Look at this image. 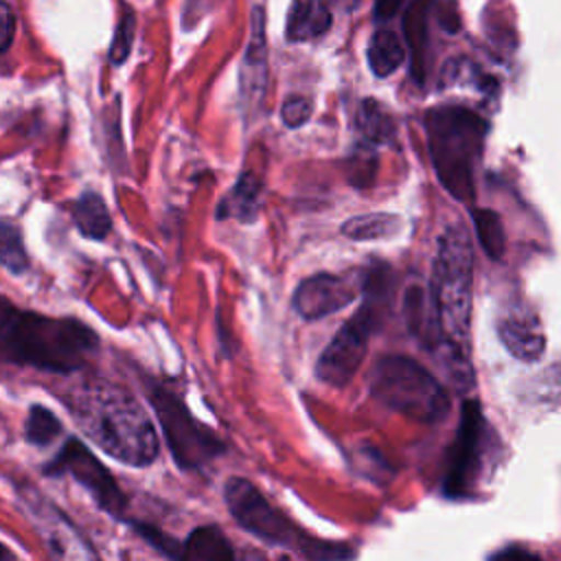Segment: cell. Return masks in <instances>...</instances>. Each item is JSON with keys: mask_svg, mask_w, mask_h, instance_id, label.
<instances>
[{"mask_svg": "<svg viewBox=\"0 0 561 561\" xmlns=\"http://www.w3.org/2000/svg\"><path fill=\"white\" fill-rule=\"evenodd\" d=\"M471 287L473 245L460 224L447 226L438 241L430 276V316L434 329L432 353L449 364L454 379L471 381Z\"/></svg>", "mask_w": 561, "mask_h": 561, "instance_id": "cell-1", "label": "cell"}, {"mask_svg": "<svg viewBox=\"0 0 561 561\" xmlns=\"http://www.w3.org/2000/svg\"><path fill=\"white\" fill-rule=\"evenodd\" d=\"M99 348L94 329L70 316H44L2 300L0 353L18 366L68 375L88 364Z\"/></svg>", "mask_w": 561, "mask_h": 561, "instance_id": "cell-2", "label": "cell"}, {"mask_svg": "<svg viewBox=\"0 0 561 561\" xmlns=\"http://www.w3.org/2000/svg\"><path fill=\"white\" fill-rule=\"evenodd\" d=\"M68 410L83 434L114 460L129 467H147L156 460V427L127 388L110 381L83 383Z\"/></svg>", "mask_w": 561, "mask_h": 561, "instance_id": "cell-3", "label": "cell"}, {"mask_svg": "<svg viewBox=\"0 0 561 561\" xmlns=\"http://www.w3.org/2000/svg\"><path fill=\"white\" fill-rule=\"evenodd\" d=\"M364 300L351 320H346L327 348L320 353L316 362V377L333 388H344L357 375L362 366L373 333L381 327L392 291H394V274L388 265L375 263L366 278L362 280Z\"/></svg>", "mask_w": 561, "mask_h": 561, "instance_id": "cell-4", "label": "cell"}, {"mask_svg": "<svg viewBox=\"0 0 561 561\" xmlns=\"http://www.w3.org/2000/svg\"><path fill=\"white\" fill-rule=\"evenodd\" d=\"M423 123L436 178L456 199L469 202L486 131L484 121L467 107L438 105L425 112Z\"/></svg>", "mask_w": 561, "mask_h": 561, "instance_id": "cell-5", "label": "cell"}, {"mask_svg": "<svg viewBox=\"0 0 561 561\" xmlns=\"http://www.w3.org/2000/svg\"><path fill=\"white\" fill-rule=\"evenodd\" d=\"M224 500L232 519L267 546L289 548L307 559H348L355 550L342 541H324L307 535L280 508H276L256 484L232 476L224 484Z\"/></svg>", "mask_w": 561, "mask_h": 561, "instance_id": "cell-6", "label": "cell"}, {"mask_svg": "<svg viewBox=\"0 0 561 561\" xmlns=\"http://www.w3.org/2000/svg\"><path fill=\"white\" fill-rule=\"evenodd\" d=\"M368 390L375 401L416 423H436L449 410V397L440 381L408 355L377 359Z\"/></svg>", "mask_w": 561, "mask_h": 561, "instance_id": "cell-7", "label": "cell"}, {"mask_svg": "<svg viewBox=\"0 0 561 561\" xmlns=\"http://www.w3.org/2000/svg\"><path fill=\"white\" fill-rule=\"evenodd\" d=\"M147 399L158 416L173 462L182 471H199L226 451V443L191 414L178 392L156 379H149Z\"/></svg>", "mask_w": 561, "mask_h": 561, "instance_id": "cell-8", "label": "cell"}, {"mask_svg": "<svg viewBox=\"0 0 561 561\" xmlns=\"http://www.w3.org/2000/svg\"><path fill=\"white\" fill-rule=\"evenodd\" d=\"M44 471L46 476H70L90 493L101 511H105L114 519L125 517V493L121 491L110 469L79 438H68L57 456L44 467Z\"/></svg>", "mask_w": 561, "mask_h": 561, "instance_id": "cell-9", "label": "cell"}, {"mask_svg": "<svg viewBox=\"0 0 561 561\" xmlns=\"http://www.w3.org/2000/svg\"><path fill=\"white\" fill-rule=\"evenodd\" d=\"M480 438H482V414L476 401H467L460 416L456 440L449 449L447 469L443 476V493L449 497H462L471 491L476 471L480 465Z\"/></svg>", "mask_w": 561, "mask_h": 561, "instance_id": "cell-10", "label": "cell"}, {"mask_svg": "<svg viewBox=\"0 0 561 561\" xmlns=\"http://www.w3.org/2000/svg\"><path fill=\"white\" fill-rule=\"evenodd\" d=\"M357 298V283L351 276L318 272L298 283L291 296L294 311L305 320L327 318Z\"/></svg>", "mask_w": 561, "mask_h": 561, "instance_id": "cell-11", "label": "cell"}, {"mask_svg": "<svg viewBox=\"0 0 561 561\" xmlns=\"http://www.w3.org/2000/svg\"><path fill=\"white\" fill-rule=\"evenodd\" d=\"M497 331L504 346L519 359H535L543 351L541 327L537 318L524 309H515L502 316Z\"/></svg>", "mask_w": 561, "mask_h": 561, "instance_id": "cell-12", "label": "cell"}, {"mask_svg": "<svg viewBox=\"0 0 561 561\" xmlns=\"http://www.w3.org/2000/svg\"><path fill=\"white\" fill-rule=\"evenodd\" d=\"M261 191L263 182L254 173H241L234 186L224 195L217 206V219H237V221H254L261 210Z\"/></svg>", "mask_w": 561, "mask_h": 561, "instance_id": "cell-13", "label": "cell"}, {"mask_svg": "<svg viewBox=\"0 0 561 561\" xmlns=\"http://www.w3.org/2000/svg\"><path fill=\"white\" fill-rule=\"evenodd\" d=\"M70 217L77 230L92 241H103L112 232V215L107 210L105 199L96 191H83L72 202Z\"/></svg>", "mask_w": 561, "mask_h": 561, "instance_id": "cell-14", "label": "cell"}, {"mask_svg": "<svg viewBox=\"0 0 561 561\" xmlns=\"http://www.w3.org/2000/svg\"><path fill=\"white\" fill-rule=\"evenodd\" d=\"M331 26V11L324 0H291L287 15V37L307 42L320 37Z\"/></svg>", "mask_w": 561, "mask_h": 561, "instance_id": "cell-15", "label": "cell"}, {"mask_svg": "<svg viewBox=\"0 0 561 561\" xmlns=\"http://www.w3.org/2000/svg\"><path fill=\"white\" fill-rule=\"evenodd\" d=\"M355 140L370 142L375 147L392 145L397 140V125L390 112L375 99L362 101L357 116H355Z\"/></svg>", "mask_w": 561, "mask_h": 561, "instance_id": "cell-16", "label": "cell"}, {"mask_svg": "<svg viewBox=\"0 0 561 561\" xmlns=\"http://www.w3.org/2000/svg\"><path fill=\"white\" fill-rule=\"evenodd\" d=\"M182 559L193 561H232L234 550L217 526H197L182 541Z\"/></svg>", "mask_w": 561, "mask_h": 561, "instance_id": "cell-17", "label": "cell"}, {"mask_svg": "<svg viewBox=\"0 0 561 561\" xmlns=\"http://www.w3.org/2000/svg\"><path fill=\"white\" fill-rule=\"evenodd\" d=\"M403 219L394 213H364L342 224V234L353 241H377L394 237L401 230Z\"/></svg>", "mask_w": 561, "mask_h": 561, "instance_id": "cell-18", "label": "cell"}, {"mask_svg": "<svg viewBox=\"0 0 561 561\" xmlns=\"http://www.w3.org/2000/svg\"><path fill=\"white\" fill-rule=\"evenodd\" d=\"M405 61V46L390 28H379L368 44V66L377 77H390Z\"/></svg>", "mask_w": 561, "mask_h": 561, "instance_id": "cell-19", "label": "cell"}, {"mask_svg": "<svg viewBox=\"0 0 561 561\" xmlns=\"http://www.w3.org/2000/svg\"><path fill=\"white\" fill-rule=\"evenodd\" d=\"M346 175L348 182L355 188H368L375 182L377 175V167H379V156H377V147L364 140H355L348 158H346Z\"/></svg>", "mask_w": 561, "mask_h": 561, "instance_id": "cell-20", "label": "cell"}, {"mask_svg": "<svg viewBox=\"0 0 561 561\" xmlns=\"http://www.w3.org/2000/svg\"><path fill=\"white\" fill-rule=\"evenodd\" d=\"M64 432L61 421L44 405L35 403L28 410V416L24 421V436L31 445L35 447H46L50 443H55Z\"/></svg>", "mask_w": 561, "mask_h": 561, "instance_id": "cell-21", "label": "cell"}, {"mask_svg": "<svg viewBox=\"0 0 561 561\" xmlns=\"http://www.w3.org/2000/svg\"><path fill=\"white\" fill-rule=\"evenodd\" d=\"M0 243H2V265L7 272L11 274H22L28 267V256L22 243V234L20 230L4 221L0 228Z\"/></svg>", "mask_w": 561, "mask_h": 561, "instance_id": "cell-22", "label": "cell"}, {"mask_svg": "<svg viewBox=\"0 0 561 561\" xmlns=\"http://www.w3.org/2000/svg\"><path fill=\"white\" fill-rule=\"evenodd\" d=\"M131 528L149 543L153 546L160 554L169 557V559H182V543L175 541L173 537L164 535L158 526L145 524V522H131Z\"/></svg>", "mask_w": 561, "mask_h": 561, "instance_id": "cell-23", "label": "cell"}, {"mask_svg": "<svg viewBox=\"0 0 561 561\" xmlns=\"http://www.w3.org/2000/svg\"><path fill=\"white\" fill-rule=\"evenodd\" d=\"M473 221L478 226V237H480L484 250L491 256H497L500 250H502V230H500L497 217L491 215V213L478 210V213H473Z\"/></svg>", "mask_w": 561, "mask_h": 561, "instance_id": "cell-24", "label": "cell"}, {"mask_svg": "<svg viewBox=\"0 0 561 561\" xmlns=\"http://www.w3.org/2000/svg\"><path fill=\"white\" fill-rule=\"evenodd\" d=\"M311 112H313L311 99L300 96V94H291L280 105V121L285 123V127L296 129V127H302L311 118Z\"/></svg>", "mask_w": 561, "mask_h": 561, "instance_id": "cell-25", "label": "cell"}, {"mask_svg": "<svg viewBox=\"0 0 561 561\" xmlns=\"http://www.w3.org/2000/svg\"><path fill=\"white\" fill-rule=\"evenodd\" d=\"M131 42H134V15L125 13V18L118 22L116 35L110 46V61L116 66L123 64L131 50Z\"/></svg>", "mask_w": 561, "mask_h": 561, "instance_id": "cell-26", "label": "cell"}, {"mask_svg": "<svg viewBox=\"0 0 561 561\" xmlns=\"http://www.w3.org/2000/svg\"><path fill=\"white\" fill-rule=\"evenodd\" d=\"M403 0H377L375 2V18L377 20H388L401 9Z\"/></svg>", "mask_w": 561, "mask_h": 561, "instance_id": "cell-27", "label": "cell"}, {"mask_svg": "<svg viewBox=\"0 0 561 561\" xmlns=\"http://www.w3.org/2000/svg\"><path fill=\"white\" fill-rule=\"evenodd\" d=\"M13 13H11V7L4 2L2 4V26H4V33H2V50L9 48L11 39H13Z\"/></svg>", "mask_w": 561, "mask_h": 561, "instance_id": "cell-28", "label": "cell"}, {"mask_svg": "<svg viewBox=\"0 0 561 561\" xmlns=\"http://www.w3.org/2000/svg\"><path fill=\"white\" fill-rule=\"evenodd\" d=\"M331 2H333V4H337V7H342V9H346V11H348V9H353V7L357 4V0H331Z\"/></svg>", "mask_w": 561, "mask_h": 561, "instance_id": "cell-29", "label": "cell"}]
</instances>
